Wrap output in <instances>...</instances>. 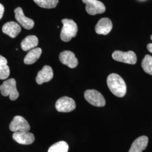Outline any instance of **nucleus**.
I'll list each match as a JSON object with an SVG mask.
<instances>
[{"mask_svg":"<svg viewBox=\"0 0 152 152\" xmlns=\"http://www.w3.org/2000/svg\"><path fill=\"white\" fill-rule=\"evenodd\" d=\"M107 85L110 91L115 96L122 98L127 91V86L124 79L116 73L109 75L107 78Z\"/></svg>","mask_w":152,"mask_h":152,"instance_id":"f257e3e1","label":"nucleus"},{"mask_svg":"<svg viewBox=\"0 0 152 152\" xmlns=\"http://www.w3.org/2000/svg\"><path fill=\"white\" fill-rule=\"evenodd\" d=\"M63 28L60 33V38L64 42H69L75 37L78 32V27L75 22L69 19H64L61 20Z\"/></svg>","mask_w":152,"mask_h":152,"instance_id":"f03ea898","label":"nucleus"},{"mask_svg":"<svg viewBox=\"0 0 152 152\" xmlns=\"http://www.w3.org/2000/svg\"><path fill=\"white\" fill-rule=\"evenodd\" d=\"M0 91L4 96H9L11 100H15L19 95L16 86V81L14 78L6 80L0 86Z\"/></svg>","mask_w":152,"mask_h":152,"instance_id":"7ed1b4c3","label":"nucleus"},{"mask_svg":"<svg viewBox=\"0 0 152 152\" xmlns=\"http://www.w3.org/2000/svg\"><path fill=\"white\" fill-rule=\"evenodd\" d=\"M85 99L90 104L95 107H104L105 100L103 95L96 90H87L84 94Z\"/></svg>","mask_w":152,"mask_h":152,"instance_id":"20e7f679","label":"nucleus"},{"mask_svg":"<svg viewBox=\"0 0 152 152\" xmlns=\"http://www.w3.org/2000/svg\"><path fill=\"white\" fill-rule=\"evenodd\" d=\"M112 58L115 61L129 64H135L137 62L136 54L132 51L127 52H124L119 50L115 51L112 54Z\"/></svg>","mask_w":152,"mask_h":152,"instance_id":"39448f33","label":"nucleus"},{"mask_svg":"<svg viewBox=\"0 0 152 152\" xmlns=\"http://www.w3.org/2000/svg\"><path fill=\"white\" fill-rule=\"evenodd\" d=\"M86 5V11L91 15L102 14L105 11V6L98 0H82Z\"/></svg>","mask_w":152,"mask_h":152,"instance_id":"423d86ee","label":"nucleus"},{"mask_svg":"<svg viewBox=\"0 0 152 152\" xmlns=\"http://www.w3.org/2000/svg\"><path fill=\"white\" fill-rule=\"evenodd\" d=\"M76 107L75 100L68 96L60 98L55 104V108L59 112H70L75 110Z\"/></svg>","mask_w":152,"mask_h":152,"instance_id":"0eeeda50","label":"nucleus"},{"mask_svg":"<svg viewBox=\"0 0 152 152\" xmlns=\"http://www.w3.org/2000/svg\"><path fill=\"white\" fill-rule=\"evenodd\" d=\"M9 128L11 131L14 132L17 131H29L30 130V125L24 118L20 115H16L11 121Z\"/></svg>","mask_w":152,"mask_h":152,"instance_id":"6e6552de","label":"nucleus"},{"mask_svg":"<svg viewBox=\"0 0 152 152\" xmlns=\"http://www.w3.org/2000/svg\"><path fill=\"white\" fill-rule=\"evenodd\" d=\"M60 62L70 68H75L78 65V61L75 54L71 51L66 50L59 55Z\"/></svg>","mask_w":152,"mask_h":152,"instance_id":"1a4fd4ad","label":"nucleus"},{"mask_svg":"<svg viewBox=\"0 0 152 152\" xmlns=\"http://www.w3.org/2000/svg\"><path fill=\"white\" fill-rule=\"evenodd\" d=\"M15 17L17 22H18L23 27L26 29H31L34 27V22L32 19L25 16L22 8L19 7L14 10Z\"/></svg>","mask_w":152,"mask_h":152,"instance_id":"9d476101","label":"nucleus"},{"mask_svg":"<svg viewBox=\"0 0 152 152\" xmlns=\"http://www.w3.org/2000/svg\"><path fill=\"white\" fill-rule=\"evenodd\" d=\"M12 138L19 144L23 145H29L34 141V135L28 131H17L12 135Z\"/></svg>","mask_w":152,"mask_h":152,"instance_id":"9b49d317","label":"nucleus"},{"mask_svg":"<svg viewBox=\"0 0 152 152\" xmlns=\"http://www.w3.org/2000/svg\"><path fill=\"white\" fill-rule=\"evenodd\" d=\"M113 28L112 22L108 18H103L100 19L96 25L95 32L99 34L107 35L110 32Z\"/></svg>","mask_w":152,"mask_h":152,"instance_id":"f8f14e48","label":"nucleus"},{"mask_svg":"<svg viewBox=\"0 0 152 152\" xmlns=\"http://www.w3.org/2000/svg\"><path fill=\"white\" fill-rule=\"evenodd\" d=\"M53 76L54 73L51 67L49 65H45L42 70L38 72L36 80L38 85H41L43 83L51 81Z\"/></svg>","mask_w":152,"mask_h":152,"instance_id":"ddd939ff","label":"nucleus"},{"mask_svg":"<svg viewBox=\"0 0 152 152\" xmlns=\"http://www.w3.org/2000/svg\"><path fill=\"white\" fill-rule=\"evenodd\" d=\"M2 32L11 38H15L21 32V27L16 22H7L2 27Z\"/></svg>","mask_w":152,"mask_h":152,"instance_id":"4468645a","label":"nucleus"},{"mask_svg":"<svg viewBox=\"0 0 152 152\" xmlns=\"http://www.w3.org/2000/svg\"><path fill=\"white\" fill-rule=\"evenodd\" d=\"M148 143V137L147 136H140L132 142L129 152H142L146 149Z\"/></svg>","mask_w":152,"mask_h":152,"instance_id":"2eb2a0df","label":"nucleus"},{"mask_svg":"<svg viewBox=\"0 0 152 152\" xmlns=\"http://www.w3.org/2000/svg\"><path fill=\"white\" fill-rule=\"evenodd\" d=\"M38 44V38L36 36L31 35L26 37L22 41L21 48L24 51H27L36 48Z\"/></svg>","mask_w":152,"mask_h":152,"instance_id":"dca6fc26","label":"nucleus"},{"mask_svg":"<svg viewBox=\"0 0 152 152\" xmlns=\"http://www.w3.org/2000/svg\"><path fill=\"white\" fill-rule=\"evenodd\" d=\"M41 54L42 50L41 48H36L29 50L24 59V63L28 65L32 64L38 60Z\"/></svg>","mask_w":152,"mask_h":152,"instance_id":"f3484780","label":"nucleus"},{"mask_svg":"<svg viewBox=\"0 0 152 152\" xmlns=\"http://www.w3.org/2000/svg\"><path fill=\"white\" fill-rule=\"evenodd\" d=\"M10 75V68L5 58L0 55V80H5Z\"/></svg>","mask_w":152,"mask_h":152,"instance_id":"a211bd4d","label":"nucleus"},{"mask_svg":"<svg viewBox=\"0 0 152 152\" xmlns=\"http://www.w3.org/2000/svg\"><path fill=\"white\" fill-rule=\"evenodd\" d=\"M68 144L65 141H60L50 147L48 152H68Z\"/></svg>","mask_w":152,"mask_h":152,"instance_id":"6ab92c4d","label":"nucleus"},{"mask_svg":"<svg viewBox=\"0 0 152 152\" xmlns=\"http://www.w3.org/2000/svg\"><path fill=\"white\" fill-rule=\"evenodd\" d=\"M141 66L144 71L148 74L152 75V56L146 55L141 62Z\"/></svg>","mask_w":152,"mask_h":152,"instance_id":"aec40b11","label":"nucleus"},{"mask_svg":"<svg viewBox=\"0 0 152 152\" xmlns=\"http://www.w3.org/2000/svg\"><path fill=\"white\" fill-rule=\"evenodd\" d=\"M34 2L41 7L45 9H52L55 7L59 0H33Z\"/></svg>","mask_w":152,"mask_h":152,"instance_id":"412c9836","label":"nucleus"},{"mask_svg":"<svg viewBox=\"0 0 152 152\" xmlns=\"http://www.w3.org/2000/svg\"><path fill=\"white\" fill-rule=\"evenodd\" d=\"M4 11H5L4 6H3L2 4H0V19L2 18L4 13Z\"/></svg>","mask_w":152,"mask_h":152,"instance_id":"4be33fe9","label":"nucleus"},{"mask_svg":"<svg viewBox=\"0 0 152 152\" xmlns=\"http://www.w3.org/2000/svg\"><path fill=\"white\" fill-rule=\"evenodd\" d=\"M151 38L152 41V35L151 36ZM147 49H148V50L150 53H152V44H148V45H147Z\"/></svg>","mask_w":152,"mask_h":152,"instance_id":"5701e85b","label":"nucleus"}]
</instances>
